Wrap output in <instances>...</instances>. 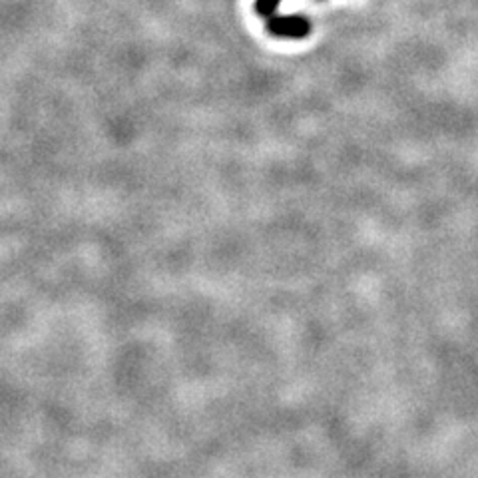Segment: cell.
Instances as JSON below:
<instances>
[{
	"instance_id": "6da1fadb",
	"label": "cell",
	"mask_w": 478,
	"mask_h": 478,
	"mask_svg": "<svg viewBox=\"0 0 478 478\" xmlns=\"http://www.w3.org/2000/svg\"><path fill=\"white\" fill-rule=\"evenodd\" d=\"M267 33L287 41H301L311 34V21L304 14H273L267 18Z\"/></svg>"
},
{
	"instance_id": "7a4b0ae2",
	"label": "cell",
	"mask_w": 478,
	"mask_h": 478,
	"mask_svg": "<svg viewBox=\"0 0 478 478\" xmlns=\"http://www.w3.org/2000/svg\"><path fill=\"white\" fill-rule=\"evenodd\" d=\"M281 5V0H256V5H253V8H256V13L261 16V18H269L277 13V8Z\"/></svg>"
}]
</instances>
